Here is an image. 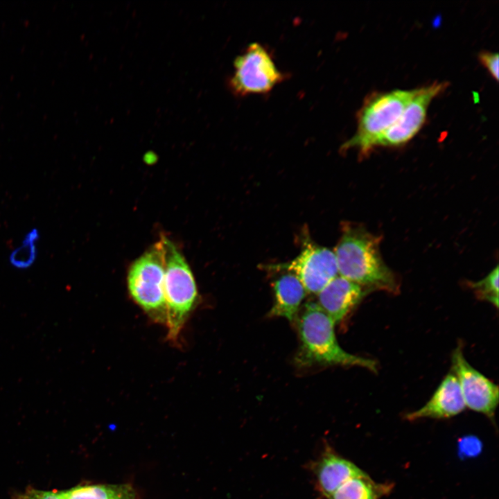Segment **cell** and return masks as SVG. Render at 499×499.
Wrapping results in <instances>:
<instances>
[{
	"mask_svg": "<svg viewBox=\"0 0 499 499\" xmlns=\"http://www.w3.org/2000/svg\"><path fill=\"white\" fill-rule=\"evenodd\" d=\"M380 240L360 225L344 222L333 252L338 274L369 291L398 294L399 281L382 259Z\"/></svg>",
	"mask_w": 499,
	"mask_h": 499,
	"instance_id": "6da1fadb",
	"label": "cell"
},
{
	"mask_svg": "<svg viewBox=\"0 0 499 499\" xmlns=\"http://www.w3.org/2000/svg\"><path fill=\"white\" fill-rule=\"evenodd\" d=\"M297 319L300 347L296 361L300 366H353L378 371L374 360L351 354L341 347L334 322L317 303L307 302Z\"/></svg>",
	"mask_w": 499,
	"mask_h": 499,
	"instance_id": "7a4b0ae2",
	"label": "cell"
},
{
	"mask_svg": "<svg viewBox=\"0 0 499 499\" xmlns=\"http://www.w3.org/2000/svg\"><path fill=\"white\" fill-rule=\"evenodd\" d=\"M417 91L396 89L369 95L358 112L356 133L342 145L340 150L344 152L356 148L360 156L369 154L376 140L397 121Z\"/></svg>",
	"mask_w": 499,
	"mask_h": 499,
	"instance_id": "3957f363",
	"label": "cell"
},
{
	"mask_svg": "<svg viewBox=\"0 0 499 499\" xmlns=\"http://www.w3.org/2000/svg\"><path fill=\"white\" fill-rule=\"evenodd\" d=\"M164 245V294L168 338L176 341L197 299L192 272L180 252L168 238Z\"/></svg>",
	"mask_w": 499,
	"mask_h": 499,
	"instance_id": "277c9868",
	"label": "cell"
},
{
	"mask_svg": "<svg viewBox=\"0 0 499 499\" xmlns=\"http://www.w3.org/2000/svg\"><path fill=\"white\" fill-rule=\"evenodd\" d=\"M164 245L163 238L132 264L128 288L133 300L152 318L165 323L164 294Z\"/></svg>",
	"mask_w": 499,
	"mask_h": 499,
	"instance_id": "5b68a950",
	"label": "cell"
},
{
	"mask_svg": "<svg viewBox=\"0 0 499 499\" xmlns=\"http://www.w3.org/2000/svg\"><path fill=\"white\" fill-rule=\"evenodd\" d=\"M234 67L229 84L239 96L268 93L284 78L272 55L258 42L250 44L235 58Z\"/></svg>",
	"mask_w": 499,
	"mask_h": 499,
	"instance_id": "8992f818",
	"label": "cell"
},
{
	"mask_svg": "<svg viewBox=\"0 0 499 499\" xmlns=\"http://www.w3.org/2000/svg\"><path fill=\"white\" fill-rule=\"evenodd\" d=\"M270 268L293 274L306 292L316 294L338 274L333 252L310 240L304 242L300 254L292 261Z\"/></svg>",
	"mask_w": 499,
	"mask_h": 499,
	"instance_id": "52a82bcc",
	"label": "cell"
},
{
	"mask_svg": "<svg viewBox=\"0 0 499 499\" xmlns=\"http://www.w3.org/2000/svg\"><path fill=\"white\" fill-rule=\"evenodd\" d=\"M452 366L466 407L493 418L499 401L498 386L469 363L464 356L462 344L452 354Z\"/></svg>",
	"mask_w": 499,
	"mask_h": 499,
	"instance_id": "ba28073f",
	"label": "cell"
},
{
	"mask_svg": "<svg viewBox=\"0 0 499 499\" xmlns=\"http://www.w3.org/2000/svg\"><path fill=\"white\" fill-rule=\"evenodd\" d=\"M448 86L446 82H435L418 89L397 121L375 142L377 146H399L411 140L425 123L427 111L433 98Z\"/></svg>",
	"mask_w": 499,
	"mask_h": 499,
	"instance_id": "9c48e42d",
	"label": "cell"
},
{
	"mask_svg": "<svg viewBox=\"0 0 499 499\" xmlns=\"http://www.w3.org/2000/svg\"><path fill=\"white\" fill-rule=\"evenodd\" d=\"M369 291L337 276L317 293V305L334 324L342 321Z\"/></svg>",
	"mask_w": 499,
	"mask_h": 499,
	"instance_id": "30bf717a",
	"label": "cell"
},
{
	"mask_svg": "<svg viewBox=\"0 0 499 499\" xmlns=\"http://www.w3.org/2000/svg\"><path fill=\"white\" fill-rule=\"evenodd\" d=\"M466 408L459 381L452 371L442 380L430 400L421 408L405 415L408 421L420 419H448Z\"/></svg>",
	"mask_w": 499,
	"mask_h": 499,
	"instance_id": "8fae6325",
	"label": "cell"
},
{
	"mask_svg": "<svg viewBox=\"0 0 499 499\" xmlns=\"http://www.w3.org/2000/svg\"><path fill=\"white\" fill-rule=\"evenodd\" d=\"M317 486L328 498L348 480L365 473L356 464L326 448L314 466Z\"/></svg>",
	"mask_w": 499,
	"mask_h": 499,
	"instance_id": "7c38bea8",
	"label": "cell"
},
{
	"mask_svg": "<svg viewBox=\"0 0 499 499\" xmlns=\"http://www.w3.org/2000/svg\"><path fill=\"white\" fill-rule=\"evenodd\" d=\"M272 288L274 300L268 316L283 317L291 322L296 320L306 292L301 281L289 272L276 279Z\"/></svg>",
	"mask_w": 499,
	"mask_h": 499,
	"instance_id": "4fadbf2b",
	"label": "cell"
},
{
	"mask_svg": "<svg viewBox=\"0 0 499 499\" xmlns=\"http://www.w3.org/2000/svg\"><path fill=\"white\" fill-rule=\"evenodd\" d=\"M392 489V484L376 483L367 473H364L348 480L327 498L379 499Z\"/></svg>",
	"mask_w": 499,
	"mask_h": 499,
	"instance_id": "5bb4252c",
	"label": "cell"
},
{
	"mask_svg": "<svg viewBox=\"0 0 499 499\" xmlns=\"http://www.w3.org/2000/svg\"><path fill=\"white\" fill-rule=\"evenodd\" d=\"M62 499H133L130 484H85L58 492Z\"/></svg>",
	"mask_w": 499,
	"mask_h": 499,
	"instance_id": "9a60e30c",
	"label": "cell"
},
{
	"mask_svg": "<svg viewBox=\"0 0 499 499\" xmlns=\"http://www.w3.org/2000/svg\"><path fill=\"white\" fill-rule=\"evenodd\" d=\"M498 272L496 266L482 279L467 283L478 299L487 301L496 308L498 307Z\"/></svg>",
	"mask_w": 499,
	"mask_h": 499,
	"instance_id": "2e32d148",
	"label": "cell"
},
{
	"mask_svg": "<svg viewBox=\"0 0 499 499\" xmlns=\"http://www.w3.org/2000/svg\"><path fill=\"white\" fill-rule=\"evenodd\" d=\"M38 238L39 234L36 229H33L27 234L22 245L10 255V261L13 266L24 269L33 263L37 252L35 243Z\"/></svg>",
	"mask_w": 499,
	"mask_h": 499,
	"instance_id": "e0dca14e",
	"label": "cell"
},
{
	"mask_svg": "<svg viewBox=\"0 0 499 499\" xmlns=\"http://www.w3.org/2000/svg\"><path fill=\"white\" fill-rule=\"evenodd\" d=\"M482 450V443L475 437H466L459 442V454L464 457L475 456Z\"/></svg>",
	"mask_w": 499,
	"mask_h": 499,
	"instance_id": "ac0fdd59",
	"label": "cell"
},
{
	"mask_svg": "<svg viewBox=\"0 0 499 499\" xmlns=\"http://www.w3.org/2000/svg\"><path fill=\"white\" fill-rule=\"evenodd\" d=\"M478 59L491 76L498 80V53L489 51H482Z\"/></svg>",
	"mask_w": 499,
	"mask_h": 499,
	"instance_id": "d6986e66",
	"label": "cell"
},
{
	"mask_svg": "<svg viewBox=\"0 0 499 499\" xmlns=\"http://www.w3.org/2000/svg\"><path fill=\"white\" fill-rule=\"evenodd\" d=\"M19 499H62L58 492L28 488Z\"/></svg>",
	"mask_w": 499,
	"mask_h": 499,
	"instance_id": "ffe728a7",
	"label": "cell"
},
{
	"mask_svg": "<svg viewBox=\"0 0 499 499\" xmlns=\"http://www.w3.org/2000/svg\"><path fill=\"white\" fill-rule=\"evenodd\" d=\"M133 499H139V498H138L137 497V498H133Z\"/></svg>",
	"mask_w": 499,
	"mask_h": 499,
	"instance_id": "44dd1931",
	"label": "cell"
}]
</instances>
